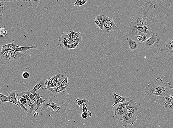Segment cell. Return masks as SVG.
<instances>
[{"instance_id": "cell-1", "label": "cell", "mask_w": 173, "mask_h": 128, "mask_svg": "<svg viewBox=\"0 0 173 128\" xmlns=\"http://www.w3.org/2000/svg\"><path fill=\"white\" fill-rule=\"evenodd\" d=\"M155 8V5L152 1L145 3L134 15L130 26L152 27Z\"/></svg>"}, {"instance_id": "cell-2", "label": "cell", "mask_w": 173, "mask_h": 128, "mask_svg": "<svg viewBox=\"0 0 173 128\" xmlns=\"http://www.w3.org/2000/svg\"><path fill=\"white\" fill-rule=\"evenodd\" d=\"M145 94L162 97H173V90L169 82L165 83L161 78H156L145 87Z\"/></svg>"}, {"instance_id": "cell-3", "label": "cell", "mask_w": 173, "mask_h": 128, "mask_svg": "<svg viewBox=\"0 0 173 128\" xmlns=\"http://www.w3.org/2000/svg\"><path fill=\"white\" fill-rule=\"evenodd\" d=\"M160 40V37L158 34L153 33L150 37L143 43H139V48L134 52L133 53H139L145 49H152L154 47L155 45L157 44Z\"/></svg>"}, {"instance_id": "cell-4", "label": "cell", "mask_w": 173, "mask_h": 128, "mask_svg": "<svg viewBox=\"0 0 173 128\" xmlns=\"http://www.w3.org/2000/svg\"><path fill=\"white\" fill-rule=\"evenodd\" d=\"M23 55V53L16 51L14 50L9 51L5 52L4 54L1 55V59L5 61H14L21 57Z\"/></svg>"}, {"instance_id": "cell-5", "label": "cell", "mask_w": 173, "mask_h": 128, "mask_svg": "<svg viewBox=\"0 0 173 128\" xmlns=\"http://www.w3.org/2000/svg\"><path fill=\"white\" fill-rule=\"evenodd\" d=\"M104 18V30L106 32L115 31L117 29V27L115 24L113 19L103 15Z\"/></svg>"}, {"instance_id": "cell-6", "label": "cell", "mask_w": 173, "mask_h": 128, "mask_svg": "<svg viewBox=\"0 0 173 128\" xmlns=\"http://www.w3.org/2000/svg\"><path fill=\"white\" fill-rule=\"evenodd\" d=\"M128 113L131 115L135 118L138 119L139 117V111L138 110V107L136 103L132 99L130 100V104L127 106Z\"/></svg>"}, {"instance_id": "cell-7", "label": "cell", "mask_w": 173, "mask_h": 128, "mask_svg": "<svg viewBox=\"0 0 173 128\" xmlns=\"http://www.w3.org/2000/svg\"><path fill=\"white\" fill-rule=\"evenodd\" d=\"M19 104L20 107L29 115L35 112L37 107V104L35 102L31 103L29 101L25 104Z\"/></svg>"}, {"instance_id": "cell-8", "label": "cell", "mask_w": 173, "mask_h": 128, "mask_svg": "<svg viewBox=\"0 0 173 128\" xmlns=\"http://www.w3.org/2000/svg\"><path fill=\"white\" fill-rule=\"evenodd\" d=\"M123 119V121L122 122V125L124 127H127L128 124L133 125L134 123L137 121V119L135 118L129 113L124 115Z\"/></svg>"}, {"instance_id": "cell-9", "label": "cell", "mask_w": 173, "mask_h": 128, "mask_svg": "<svg viewBox=\"0 0 173 128\" xmlns=\"http://www.w3.org/2000/svg\"><path fill=\"white\" fill-rule=\"evenodd\" d=\"M60 75V74H59L57 75L52 77V78H49V79L46 80V88H45V89L46 90L49 88H56V84Z\"/></svg>"}, {"instance_id": "cell-10", "label": "cell", "mask_w": 173, "mask_h": 128, "mask_svg": "<svg viewBox=\"0 0 173 128\" xmlns=\"http://www.w3.org/2000/svg\"><path fill=\"white\" fill-rule=\"evenodd\" d=\"M67 105L66 104H62L60 107H59L55 111L50 112L51 114L53 115L57 119L60 117L62 114L66 111Z\"/></svg>"}, {"instance_id": "cell-11", "label": "cell", "mask_w": 173, "mask_h": 128, "mask_svg": "<svg viewBox=\"0 0 173 128\" xmlns=\"http://www.w3.org/2000/svg\"><path fill=\"white\" fill-rule=\"evenodd\" d=\"M51 107L53 109V111H55L58 108V106L56 104L53 102L52 101V98L49 99L48 101L43 103L41 112L46 111L49 107Z\"/></svg>"}, {"instance_id": "cell-12", "label": "cell", "mask_w": 173, "mask_h": 128, "mask_svg": "<svg viewBox=\"0 0 173 128\" xmlns=\"http://www.w3.org/2000/svg\"><path fill=\"white\" fill-rule=\"evenodd\" d=\"M70 89L69 84L65 87H60L56 88H49L46 89L47 91H50L51 92L52 96L53 97H56L57 96L58 93L62 92L65 91V90Z\"/></svg>"}, {"instance_id": "cell-13", "label": "cell", "mask_w": 173, "mask_h": 128, "mask_svg": "<svg viewBox=\"0 0 173 128\" xmlns=\"http://www.w3.org/2000/svg\"><path fill=\"white\" fill-rule=\"evenodd\" d=\"M113 94L114 97L115 102L114 104L112 105V107H114L117 104H121V103L130 101V100L129 97H122L114 92H113Z\"/></svg>"}, {"instance_id": "cell-14", "label": "cell", "mask_w": 173, "mask_h": 128, "mask_svg": "<svg viewBox=\"0 0 173 128\" xmlns=\"http://www.w3.org/2000/svg\"><path fill=\"white\" fill-rule=\"evenodd\" d=\"M159 104L162 106L164 110L167 111L169 114L173 115V104L167 103L166 101L165 98L161 100Z\"/></svg>"}, {"instance_id": "cell-15", "label": "cell", "mask_w": 173, "mask_h": 128, "mask_svg": "<svg viewBox=\"0 0 173 128\" xmlns=\"http://www.w3.org/2000/svg\"><path fill=\"white\" fill-rule=\"evenodd\" d=\"M126 40L129 43V51L133 53L134 52L139 48V43L130 38H127Z\"/></svg>"}, {"instance_id": "cell-16", "label": "cell", "mask_w": 173, "mask_h": 128, "mask_svg": "<svg viewBox=\"0 0 173 128\" xmlns=\"http://www.w3.org/2000/svg\"><path fill=\"white\" fill-rule=\"evenodd\" d=\"M173 50V37L168 39L166 44L165 46L164 47H160L159 49L160 52L168 51Z\"/></svg>"}, {"instance_id": "cell-17", "label": "cell", "mask_w": 173, "mask_h": 128, "mask_svg": "<svg viewBox=\"0 0 173 128\" xmlns=\"http://www.w3.org/2000/svg\"><path fill=\"white\" fill-rule=\"evenodd\" d=\"M46 87V83L44 82V79H42L38 83V84L34 87L33 89L30 91V92L34 95L36 92L38 91L40 88L45 89Z\"/></svg>"}, {"instance_id": "cell-18", "label": "cell", "mask_w": 173, "mask_h": 128, "mask_svg": "<svg viewBox=\"0 0 173 128\" xmlns=\"http://www.w3.org/2000/svg\"><path fill=\"white\" fill-rule=\"evenodd\" d=\"M17 46H18V45L16 44L13 43L3 45L2 46V49H1V55L4 54L5 52L7 51L13 50V49Z\"/></svg>"}, {"instance_id": "cell-19", "label": "cell", "mask_w": 173, "mask_h": 128, "mask_svg": "<svg viewBox=\"0 0 173 128\" xmlns=\"http://www.w3.org/2000/svg\"><path fill=\"white\" fill-rule=\"evenodd\" d=\"M128 113L127 108H126L122 109H119L114 113L116 119L120 122H123V116L124 115Z\"/></svg>"}, {"instance_id": "cell-20", "label": "cell", "mask_w": 173, "mask_h": 128, "mask_svg": "<svg viewBox=\"0 0 173 128\" xmlns=\"http://www.w3.org/2000/svg\"><path fill=\"white\" fill-rule=\"evenodd\" d=\"M94 22L100 30H104V18L102 14H99L95 17Z\"/></svg>"}, {"instance_id": "cell-21", "label": "cell", "mask_w": 173, "mask_h": 128, "mask_svg": "<svg viewBox=\"0 0 173 128\" xmlns=\"http://www.w3.org/2000/svg\"><path fill=\"white\" fill-rule=\"evenodd\" d=\"M35 97L37 102V107L35 112L37 111L41 106H43V103L45 102V99L43 96H40L39 93H36Z\"/></svg>"}, {"instance_id": "cell-22", "label": "cell", "mask_w": 173, "mask_h": 128, "mask_svg": "<svg viewBox=\"0 0 173 128\" xmlns=\"http://www.w3.org/2000/svg\"><path fill=\"white\" fill-rule=\"evenodd\" d=\"M37 47V46L36 45H33V46H27V47H24V46H18L13 49V50L15 51H16L20 52V53H24L27 50H29V49H36Z\"/></svg>"}, {"instance_id": "cell-23", "label": "cell", "mask_w": 173, "mask_h": 128, "mask_svg": "<svg viewBox=\"0 0 173 128\" xmlns=\"http://www.w3.org/2000/svg\"><path fill=\"white\" fill-rule=\"evenodd\" d=\"M16 91H13L11 92H8V97L10 101L11 102L12 104H14L15 105L19 107H20L19 104L18 100L16 96Z\"/></svg>"}, {"instance_id": "cell-24", "label": "cell", "mask_w": 173, "mask_h": 128, "mask_svg": "<svg viewBox=\"0 0 173 128\" xmlns=\"http://www.w3.org/2000/svg\"><path fill=\"white\" fill-rule=\"evenodd\" d=\"M40 1V0H39V1H27L26 0V1H23V2L28 5L29 6L33 8H37Z\"/></svg>"}, {"instance_id": "cell-25", "label": "cell", "mask_w": 173, "mask_h": 128, "mask_svg": "<svg viewBox=\"0 0 173 128\" xmlns=\"http://www.w3.org/2000/svg\"><path fill=\"white\" fill-rule=\"evenodd\" d=\"M129 104H130V101L126 102L121 103L120 104L118 105L115 109L114 113H115L118 110L126 108V107H127V106Z\"/></svg>"}, {"instance_id": "cell-26", "label": "cell", "mask_w": 173, "mask_h": 128, "mask_svg": "<svg viewBox=\"0 0 173 128\" xmlns=\"http://www.w3.org/2000/svg\"><path fill=\"white\" fill-rule=\"evenodd\" d=\"M9 102L11 103V102L10 101L8 97L5 96V94H0V104H4V103Z\"/></svg>"}, {"instance_id": "cell-27", "label": "cell", "mask_w": 173, "mask_h": 128, "mask_svg": "<svg viewBox=\"0 0 173 128\" xmlns=\"http://www.w3.org/2000/svg\"><path fill=\"white\" fill-rule=\"evenodd\" d=\"M70 32L71 33V37H72V39L79 38L82 36V34L79 31L76 32L72 30H71Z\"/></svg>"}, {"instance_id": "cell-28", "label": "cell", "mask_w": 173, "mask_h": 128, "mask_svg": "<svg viewBox=\"0 0 173 128\" xmlns=\"http://www.w3.org/2000/svg\"><path fill=\"white\" fill-rule=\"evenodd\" d=\"M16 96L17 99L18 98H19V97H23V98L26 99L27 100H28L29 102H30L33 103V102L32 101V100H31V99H30V97H29L28 96H27L26 94H24V92L19 93V94H17Z\"/></svg>"}, {"instance_id": "cell-29", "label": "cell", "mask_w": 173, "mask_h": 128, "mask_svg": "<svg viewBox=\"0 0 173 128\" xmlns=\"http://www.w3.org/2000/svg\"><path fill=\"white\" fill-rule=\"evenodd\" d=\"M136 38L139 40V43H143L148 39L147 36L146 35H142L137 36Z\"/></svg>"}, {"instance_id": "cell-30", "label": "cell", "mask_w": 173, "mask_h": 128, "mask_svg": "<svg viewBox=\"0 0 173 128\" xmlns=\"http://www.w3.org/2000/svg\"><path fill=\"white\" fill-rule=\"evenodd\" d=\"M66 77L65 75H60V77H59V79L58 80L56 84V88H58V87L61 86L62 82H63L64 80L65 79V78H66Z\"/></svg>"}, {"instance_id": "cell-31", "label": "cell", "mask_w": 173, "mask_h": 128, "mask_svg": "<svg viewBox=\"0 0 173 128\" xmlns=\"http://www.w3.org/2000/svg\"><path fill=\"white\" fill-rule=\"evenodd\" d=\"M24 94H26L27 96H28V97H30V99H31L32 100H33L35 103H36V104H37V100H36L35 96L33 95V94H32L30 92V90H27V91H25Z\"/></svg>"}, {"instance_id": "cell-32", "label": "cell", "mask_w": 173, "mask_h": 128, "mask_svg": "<svg viewBox=\"0 0 173 128\" xmlns=\"http://www.w3.org/2000/svg\"><path fill=\"white\" fill-rule=\"evenodd\" d=\"M76 102L78 105V108H79L81 104H84L86 102H89V101L88 99H87L85 98H84L82 100L80 99H79L78 98L76 99Z\"/></svg>"}, {"instance_id": "cell-33", "label": "cell", "mask_w": 173, "mask_h": 128, "mask_svg": "<svg viewBox=\"0 0 173 128\" xmlns=\"http://www.w3.org/2000/svg\"><path fill=\"white\" fill-rule=\"evenodd\" d=\"M0 16H1V21H2V18L1 17L3 16V13L5 9V6L4 2H1L0 1Z\"/></svg>"}, {"instance_id": "cell-34", "label": "cell", "mask_w": 173, "mask_h": 128, "mask_svg": "<svg viewBox=\"0 0 173 128\" xmlns=\"http://www.w3.org/2000/svg\"><path fill=\"white\" fill-rule=\"evenodd\" d=\"M86 104H83L82 110L83 112H86L88 113L89 117H91L92 116V114L91 112L89 111L86 107Z\"/></svg>"}, {"instance_id": "cell-35", "label": "cell", "mask_w": 173, "mask_h": 128, "mask_svg": "<svg viewBox=\"0 0 173 128\" xmlns=\"http://www.w3.org/2000/svg\"><path fill=\"white\" fill-rule=\"evenodd\" d=\"M69 39H64L61 41V43L59 46L61 47L66 49L67 46H68V42H69Z\"/></svg>"}, {"instance_id": "cell-36", "label": "cell", "mask_w": 173, "mask_h": 128, "mask_svg": "<svg viewBox=\"0 0 173 128\" xmlns=\"http://www.w3.org/2000/svg\"><path fill=\"white\" fill-rule=\"evenodd\" d=\"M19 104H25L28 102V100L26 99L23 98V97H19L17 99Z\"/></svg>"}, {"instance_id": "cell-37", "label": "cell", "mask_w": 173, "mask_h": 128, "mask_svg": "<svg viewBox=\"0 0 173 128\" xmlns=\"http://www.w3.org/2000/svg\"><path fill=\"white\" fill-rule=\"evenodd\" d=\"M30 74L29 73L27 72H24L22 74V77L23 79H28L30 78Z\"/></svg>"}, {"instance_id": "cell-38", "label": "cell", "mask_w": 173, "mask_h": 128, "mask_svg": "<svg viewBox=\"0 0 173 128\" xmlns=\"http://www.w3.org/2000/svg\"><path fill=\"white\" fill-rule=\"evenodd\" d=\"M2 27L1 28V31H0V35L1 37L5 36L7 35V30L5 29H2Z\"/></svg>"}, {"instance_id": "cell-39", "label": "cell", "mask_w": 173, "mask_h": 128, "mask_svg": "<svg viewBox=\"0 0 173 128\" xmlns=\"http://www.w3.org/2000/svg\"><path fill=\"white\" fill-rule=\"evenodd\" d=\"M64 39H67V34L66 33L64 32L61 35L59 39V41L61 42Z\"/></svg>"}, {"instance_id": "cell-40", "label": "cell", "mask_w": 173, "mask_h": 128, "mask_svg": "<svg viewBox=\"0 0 173 128\" xmlns=\"http://www.w3.org/2000/svg\"><path fill=\"white\" fill-rule=\"evenodd\" d=\"M68 77L66 76V78L64 80L63 82H62L61 85V87H65L66 86L68 85Z\"/></svg>"}, {"instance_id": "cell-41", "label": "cell", "mask_w": 173, "mask_h": 128, "mask_svg": "<svg viewBox=\"0 0 173 128\" xmlns=\"http://www.w3.org/2000/svg\"><path fill=\"white\" fill-rule=\"evenodd\" d=\"M78 47H77L76 46H75L74 44H70L68 45V46H67L66 49H78Z\"/></svg>"}, {"instance_id": "cell-42", "label": "cell", "mask_w": 173, "mask_h": 128, "mask_svg": "<svg viewBox=\"0 0 173 128\" xmlns=\"http://www.w3.org/2000/svg\"><path fill=\"white\" fill-rule=\"evenodd\" d=\"M81 117L83 119H86L88 117V113L86 112H83L81 115Z\"/></svg>"}, {"instance_id": "cell-43", "label": "cell", "mask_w": 173, "mask_h": 128, "mask_svg": "<svg viewBox=\"0 0 173 128\" xmlns=\"http://www.w3.org/2000/svg\"><path fill=\"white\" fill-rule=\"evenodd\" d=\"M77 41L76 39H72L71 40H69V42H68V45L74 44L76 43Z\"/></svg>"}, {"instance_id": "cell-44", "label": "cell", "mask_w": 173, "mask_h": 128, "mask_svg": "<svg viewBox=\"0 0 173 128\" xmlns=\"http://www.w3.org/2000/svg\"><path fill=\"white\" fill-rule=\"evenodd\" d=\"M73 5L75 6H81V0H77L73 4Z\"/></svg>"}, {"instance_id": "cell-45", "label": "cell", "mask_w": 173, "mask_h": 128, "mask_svg": "<svg viewBox=\"0 0 173 128\" xmlns=\"http://www.w3.org/2000/svg\"><path fill=\"white\" fill-rule=\"evenodd\" d=\"M88 2L87 0H81V6L85 5Z\"/></svg>"}, {"instance_id": "cell-46", "label": "cell", "mask_w": 173, "mask_h": 128, "mask_svg": "<svg viewBox=\"0 0 173 128\" xmlns=\"http://www.w3.org/2000/svg\"><path fill=\"white\" fill-rule=\"evenodd\" d=\"M167 52H168V53H170V54H173V50H171V51H167Z\"/></svg>"}, {"instance_id": "cell-47", "label": "cell", "mask_w": 173, "mask_h": 128, "mask_svg": "<svg viewBox=\"0 0 173 128\" xmlns=\"http://www.w3.org/2000/svg\"><path fill=\"white\" fill-rule=\"evenodd\" d=\"M172 89L173 90V87H172Z\"/></svg>"}]
</instances>
